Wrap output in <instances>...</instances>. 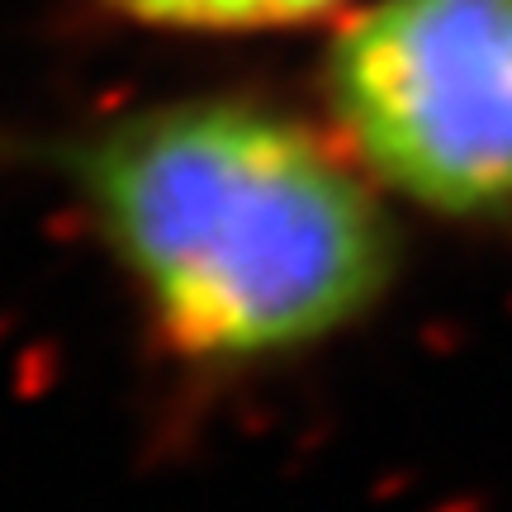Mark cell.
Here are the masks:
<instances>
[{
    "instance_id": "obj_2",
    "label": "cell",
    "mask_w": 512,
    "mask_h": 512,
    "mask_svg": "<svg viewBox=\"0 0 512 512\" xmlns=\"http://www.w3.org/2000/svg\"><path fill=\"white\" fill-rule=\"evenodd\" d=\"M313 105L399 214L512 223V0H356Z\"/></svg>"
},
{
    "instance_id": "obj_3",
    "label": "cell",
    "mask_w": 512,
    "mask_h": 512,
    "mask_svg": "<svg viewBox=\"0 0 512 512\" xmlns=\"http://www.w3.org/2000/svg\"><path fill=\"white\" fill-rule=\"evenodd\" d=\"M356 0H100L124 29L190 43H247V38L328 34Z\"/></svg>"
},
{
    "instance_id": "obj_1",
    "label": "cell",
    "mask_w": 512,
    "mask_h": 512,
    "mask_svg": "<svg viewBox=\"0 0 512 512\" xmlns=\"http://www.w3.org/2000/svg\"><path fill=\"white\" fill-rule=\"evenodd\" d=\"M62 176L143 332L200 380L299 366L399 285V204L318 105L152 100L76 133Z\"/></svg>"
}]
</instances>
